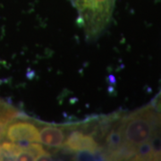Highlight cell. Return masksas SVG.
<instances>
[{"label": "cell", "instance_id": "1", "mask_svg": "<svg viewBox=\"0 0 161 161\" xmlns=\"http://www.w3.org/2000/svg\"><path fill=\"white\" fill-rule=\"evenodd\" d=\"M156 116L152 108H146L124 117V144L136 150L140 144L150 142L155 132Z\"/></svg>", "mask_w": 161, "mask_h": 161}, {"label": "cell", "instance_id": "5", "mask_svg": "<svg viewBox=\"0 0 161 161\" xmlns=\"http://www.w3.org/2000/svg\"><path fill=\"white\" fill-rule=\"evenodd\" d=\"M64 132L56 125H45L40 132V142L50 148H60L64 145Z\"/></svg>", "mask_w": 161, "mask_h": 161}, {"label": "cell", "instance_id": "7", "mask_svg": "<svg viewBox=\"0 0 161 161\" xmlns=\"http://www.w3.org/2000/svg\"><path fill=\"white\" fill-rule=\"evenodd\" d=\"M134 160H153V152L150 142L140 144L136 148L133 158Z\"/></svg>", "mask_w": 161, "mask_h": 161}, {"label": "cell", "instance_id": "8", "mask_svg": "<svg viewBox=\"0 0 161 161\" xmlns=\"http://www.w3.org/2000/svg\"><path fill=\"white\" fill-rule=\"evenodd\" d=\"M23 150L30 152L34 157L36 160H45V159L47 160V159H50L49 158L51 157L49 153L47 152L46 150H44L41 144L37 143V142H34V143L30 142L29 145Z\"/></svg>", "mask_w": 161, "mask_h": 161}, {"label": "cell", "instance_id": "11", "mask_svg": "<svg viewBox=\"0 0 161 161\" xmlns=\"http://www.w3.org/2000/svg\"><path fill=\"white\" fill-rule=\"evenodd\" d=\"M16 160H20V161H32V160H36L35 158L33 156L31 155L30 152L26 151V150H23L19 155L17 156L16 158Z\"/></svg>", "mask_w": 161, "mask_h": 161}, {"label": "cell", "instance_id": "2", "mask_svg": "<svg viewBox=\"0 0 161 161\" xmlns=\"http://www.w3.org/2000/svg\"><path fill=\"white\" fill-rule=\"evenodd\" d=\"M5 138L14 143L20 141L40 142V132L37 125L31 122L14 120L6 126Z\"/></svg>", "mask_w": 161, "mask_h": 161}, {"label": "cell", "instance_id": "9", "mask_svg": "<svg viewBox=\"0 0 161 161\" xmlns=\"http://www.w3.org/2000/svg\"><path fill=\"white\" fill-rule=\"evenodd\" d=\"M150 142L153 152V160H161V133L154 132Z\"/></svg>", "mask_w": 161, "mask_h": 161}, {"label": "cell", "instance_id": "10", "mask_svg": "<svg viewBox=\"0 0 161 161\" xmlns=\"http://www.w3.org/2000/svg\"><path fill=\"white\" fill-rule=\"evenodd\" d=\"M75 159L77 160H97L95 151H89V150H80L77 152L75 156Z\"/></svg>", "mask_w": 161, "mask_h": 161}, {"label": "cell", "instance_id": "4", "mask_svg": "<svg viewBox=\"0 0 161 161\" xmlns=\"http://www.w3.org/2000/svg\"><path fill=\"white\" fill-rule=\"evenodd\" d=\"M123 129H124V118L111 126L108 133L106 137V153L108 159H114L115 154L120 150L124 144L123 139Z\"/></svg>", "mask_w": 161, "mask_h": 161}, {"label": "cell", "instance_id": "12", "mask_svg": "<svg viewBox=\"0 0 161 161\" xmlns=\"http://www.w3.org/2000/svg\"><path fill=\"white\" fill-rule=\"evenodd\" d=\"M8 125L4 123L3 121L0 120V142L4 140L5 136H6V126Z\"/></svg>", "mask_w": 161, "mask_h": 161}, {"label": "cell", "instance_id": "3", "mask_svg": "<svg viewBox=\"0 0 161 161\" xmlns=\"http://www.w3.org/2000/svg\"><path fill=\"white\" fill-rule=\"evenodd\" d=\"M63 146L67 150L74 152H78L80 150H89L94 152L100 148L92 135L78 130L70 132L65 142H64Z\"/></svg>", "mask_w": 161, "mask_h": 161}, {"label": "cell", "instance_id": "6", "mask_svg": "<svg viewBox=\"0 0 161 161\" xmlns=\"http://www.w3.org/2000/svg\"><path fill=\"white\" fill-rule=\"evenodd\" d=\"M23 149L18 144L12 142H1L0 152L3 160H16L17 156L23 151Z\"/></svg>", "mask_w": 161, "mask_h": 161}]
</instances>
